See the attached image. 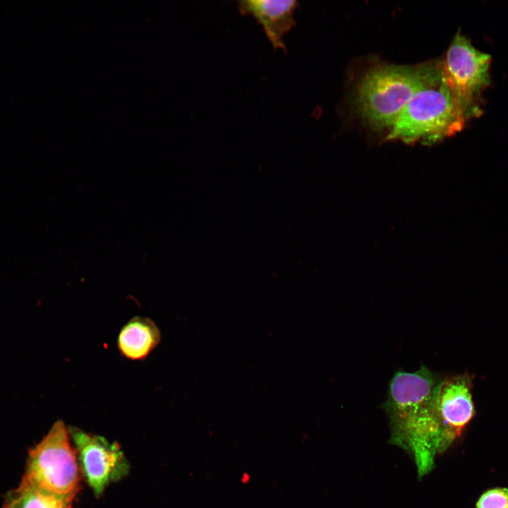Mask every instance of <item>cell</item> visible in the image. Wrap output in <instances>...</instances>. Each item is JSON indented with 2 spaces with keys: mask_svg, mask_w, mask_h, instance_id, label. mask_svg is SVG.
I'll list each match as a JSON object with an SVG mask.
<instances>
[{
  "mask_svg": "<svg viewBox=\"0 0 508 508\" xmlns=\"http://www.w3.org/2000/svg\"><path fill=\"white\" fill-rule=\"evenodd\" d=\"M160 340V330L152 320L135 316L121 329L117 345L124 357L131 360H142L150 355Z\"/></svg>",
  "mask_w": 508,
  "mask_h": 508,
  "instance_id": "9",
  "label": "cell"
},
{
  "mask_svg": "<svg viewBox=\"0 0 508 508\" xmlns=\"http://www.w3.org/2000/svg\"><path fill=\"white\" fill-rule=\"evenodd\" d=\"M441 63L443 77L465 121L478 116L481 94L490 83V56L458 32Z\"/></svg>",
  "mask_w": 508,
  "mask_h": 508,
  "instance_id": "5",
  "label": "cell"
},
{
  "mask_svg": "<svg viewBox=\"0 0 508 508\" xmlns=\"http://www.w3.org/2000/svg\"><path fill=\"white\" fill-rule=\"evenodd\" d=\"M243 16L253 17L262 28L274 49L286 50L284 37L296 25V0H244L237 2Z\"/></svg>",
  "mask_w": 508,
  "mask_h": 508,
  "instance_id": "8",
  "label": "cell"
},
{
  "mask_svg": "<svg viewBox=\"0 0 508 508\" xmlns=\"http://www.w3.org/2000/svg\"><path fill=\"white\" fill-rule=\"evenodd\" d=\"M23 478L55 494L73 500L80 489V468L69 429L57 421L29 452Z\"/></svg>",
  "mask_w": 508,
  "mask_h": 508,
  "instance_id": "4",
  "label": "cell"
},
{
  "mask_svg": "<svg viewBox=\"0 0 508 508\" xmlns=\"http://www.w3.org/2000/svg\"><path fill=\"white\" fill-rule=\"evenodd\" d=\"M442 75V63L377 64L357 81L353 102L361 121L378 132L391 131L401 109L421 89Z\"/></svg>",
  "mask_w": 508,
  "mask_h": 508,
  "instance_id": "2",
  "label": "cell"
},
{
  "mask_svg": "<svg viewBox=\"0 0 508 508\" xmlns=\"http://www.w3.org/2000/svg\"><path fill=\"white\" fill-rule=\"evenodd\" d=\"M68 429L80 471L96 497L129 473L130 464L117 442L75 427Z\"/></svg>",
  "mask_w": 508,
  "mask_h": 508,
  "instance_id": "6",
  "label": "cell"
},
{
  "mask_svg": "<svg viewBox=\"0 0 508 508\" xmlns=\"http://www.w3.org/2000/svg\"><path fill=\"white\" fill-rule=\"evenodd\" d=\"M465 122L442 71L437 81L421 89L408 101L386 140L431 144L456 134Z\"/></svg>",
  "mask_w": 508,
  "mask_h": 508,
  "instance_id": "3",
  "label": "cell"
},
{
  "mask_svg": "<svg viewBox=\"0 0 508 508\" xmlns=\"http://www.w3.org/2000/svg\"><path fill=\"white\" fill-rule=\"evenodd\" d=\"M472 377L467 373L442 377L437 390V407L447 442L463 433L475 413Z\"/></svg>",
  "mask_w": 508,
  "mask_h": 508,
  "instance_id": "7",
  "label": "cell"
},
{
  "mask_svg": "<svg viewBox=\"0 0 508 508\" xmlns=\"http://www.w3.org/2000/svg\"><path fill=\"white\" fill-rule=\"evenodd\" d=\"M72 502L23 478L18 487L6 495L4 508H72Z\"/></svg>",
  "mask_w": 508,
  "mask_h": 508,
  "instance_id": "10",
  "label": "cell"
},
{
  "mask_svg": "<svg viewBox=\"0 0 508 508\" xmlns=\"http://www.w3.org/2000/svg\"><path fill=\"white\" fill-rule=\"evenodd\" d=\"M441 379L423 365L414 372L399 370L390 380L383 404L389 419L391 441L411 454L420 476L432 470L437 454L450 445L437 407Z\"/></svg>",
  "mask_w": 508,
  "mask_h": 508,
  "instance_id": "1",
  "label": "cell"
},
{
  "mask_svg": "<svg viewBox=\"0 0 508 508\" xmlns=\"http://www.w3.org/2000/svg\"><path fill=\"white\" fill-rule=\"evenodd\" d=\"M476 508H508V488H495L485 491L477 501Z\"/></svg>",
  "mask_w": 508,
  "mask_h": 508,
  "instance_id": "11",
  "label": "cell"
}]
</instances>
